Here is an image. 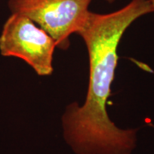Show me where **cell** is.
<instances>
[{
	"instance_id": "obj_4",
	"label": "cell",
	"mask_w": 154,
	"mask_h": 154,
	"mask_svg": "<svg viewBox=\"0 0 154 154\" xmlns=\"http://www.w3.org/2000/svg\"><path fill=\"white\" fill-rule=\"evenodd\" d=\"M149 3H150V5L152 6V11H153V14H154V0H148Z\"/></svg>"
},
{
	"instance_id": "obj_3",
	"label": "cell",
	"mask_w": 154,
	"mask_h": 154,
	"mask_svg": "<svg viewBox=\"0 0 154 154\" xmlns=\"http://www.w3.org/2000/svg\"><path fill=\"white\" fill-rule=\"evenodd\" d=\"M55 40L28 17L11 13L0 34V54L26 62L39 76L53 73Z\"/></svg>"
},
{
	"instance_id": "obj_5",
	"label": "cell",
	"mask_w": 154,
	"mask_h": 154,
	"mask_svg": "<svg viewBox=\"0 0 154 154\" xmlns=\"http://www.w3.org/2000/svg\"><path fill=\"white\" fill-rule=\"evenodd\" d=\"M105 1H106V2H107V3H109V4H112V3L116 2V0H105Z\"/></svg>"
},
{
	"instance_id": "obj_2",
	"label": "cell",
	"mask_w": 154,
	"mask_h": 154,
	"mask_svg": "<svg viewBox=\"0 0 154 154\" xmlns=\"http://www.w3.org/2000/svg\"><path fill=\"white\" fill-rule=\"evenodd\" d=\"M94 0H10L11 13L29 18L55 40L57 47L68 50L69 37L83 28Z\"/></svg>"
},
{
	"instance_id": "obj_1",
	"label": "cell",
	"mask_w": 154,
	"mask_h": 154,
	"mask_svg": "<svg viewBox=\"0 0 154 154\" xmlns=\"http://www.w3.org/2000/svg\"><path fill=\"white\" fill-rule=\"evenodd\" d=\"M152 13L148 0H131L107 14L90 11L77 33L88 49V94L82 105L77 102L67 105L61 118L63 140L75 154H132L136 148L139 129L116 126L106 107L122 38L135 21Z\"/></svg>"
}]
</instances>
